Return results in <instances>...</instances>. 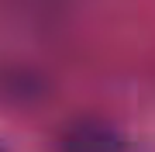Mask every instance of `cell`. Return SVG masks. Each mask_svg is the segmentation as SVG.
<instances>
[{
	"mask_svg": "<svg viewBox=\"0 0 155 152\" xmlns=\"http://www.w3.org/2000/svg\"><path fill=\"white\" fill-rule=\"evenodd\" d=\"M62 152H124V142L100 124H79L66 138Z\"/></svg>",
	"mask_w": 155,
	"mask_h": 152,
	"instance_id": "cell-1",
	"label": "cell"
}]
</instances>
